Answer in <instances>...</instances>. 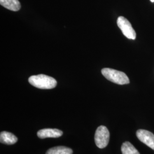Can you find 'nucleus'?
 <instances>
[{
  "mask_svg": "<svg viewBox=\"0 0 154 154\" xmlns=\"http://www.w3.org/2000/svg\"><path fill=\"white\" fill-rule=\"evenodd\" d=\"M121 151L122 154H140L138 150L129 142H125L122 144Z\"/></svg>",
  "mask_w": 154,
  "mask_h": 154,
  "instance_id": "9d476101",
  "label": "nucleus"
},
{
  "mask_svg": "<svg viewBox=\"0 0 154 154\" xmlns=\"http://www.w3.org/2000/svg\"><path fill=\"white\" fill-rule=\"evenodd\" d=\"M46 154H72V150L65 146H58L48 149Z\"/></svg>",
  "mask_w": 154,
  "mask_h": 154,
  "instance_id": "1a4fd4ad",
  "label": "nucleus"
},
{
  "mask_svg": "<svg viewBox=\"0 0 154 154\" xmlns=\"http://www.w3.org/2000/svg\"><path fill=\"white\" fill-rule=\"evenodd\" d=\"M29 82L33 86L41 89H51L57 85L54 78L44 74L31 76L29 78Z\"/></svg>",
  "mask_w": 154,
  "mask_h": 154,
  "instance_id": "f257e3e1",
  "label": "nucleus"
},
{
  "mask_svg": "<svg viewBox=\"0 0 154 154\" xmlns=\"http://www.w3.org/2000/svg\"><path fill=\"white\" fill-rule=\"evenodd\" d=\"M151 2H154V0H150Z\"/></svg>",
  "mask_w": 154,
  "mask_h": 154,
  "instance_id": "9b49d317",
  "label": "nucleus"
},
{
  "mask_svg": "<svg viewBox=\"0 0 154 154\" xmlns=\"http://www.w3.org/2000/svg\"><path fill=\"white\" fill-rule=\"evenodd\" d=\"M95 142L99 149H104L109 144L110 132L106 127H98L95 134Z\"/></svg>",
  "mask_w": 154,
  "mask_h": 154,
  "instance_id": "7ed1b4c3",
  "label": "nucleus"
},
{
  "mask_svg": "<svg viewBox=\"0 0 154 154\" xmlns=\"http://www.w3.org/2000/svg\"><path fill=\"white\" fill-rule=\"evenodd\" d=\"M63 135V132L58 129L45 128L40 130L37 132L39 138L45 139L47 138H59Z\"/></svg>",
  "mask_w": 154,
  "mask_h": 154,
  "instance_id": "423d86ee",
  "label": "nucleus"
},
{
  "mask_svg": "<svg viewBox=\"0 0 154 154\" xmlns=\"http://www.w3.org/2000/svg\"><path fill=\"white\" fill-rule=\"evenodd\" d=\"M18 139L11 132L2 131L0 134V142L2 144L12 145L17 143Z\"/></svg>",
  "mask_w": 154,
  "mask_h": 154,
  "instance_id": "0eeeda50",
  "label": "nucleus"
},
{
  "mask_svg": "<svg viewBox=\"0 0 154 154\" xmlns=\"http://www.w3.org/2000/svg\"><path fill=\"white\" fill-rule=\"evenodd\" d=\"M0 4L11 11H18L21 8L18 0H0Z\"/></svg>",
  "mask_w": 154,
  "mask_h": 154,
  "instance_id": "6e6552de",
  "label": "nucleus"
},
{
  "mask_svg": "<svg viewBox=\"0 0 154 154\" xmlns=\"http://www.w3.org/2000/svg\"><path fill=\"white\" fill-rule=\"evenodd\" d=\"M102 74L109 81L118 85H126L130 83V79L123 72L110 68H104L102 70Z\"/></svg>",
  "mask_w": 154,
  "mask_h": 154,
  "instance_id": "f03ea898",
  "label": "nucleus"
},
{
  "mask_svg": "<svg viewBox=\"0 0 154 154\" xmlns=\"http://www.w3.org/2000/svg\"><path fill=\"white\" fill-rule=\"evenodd\" d=\"M138 139L154 150V134L145 130H138L137 131Z\"/></svg>",
  "mask_w": 154,
  "mask_h": 154,
  "instance_id": "39448f33",
  "label": "nucleus"
},
{
  "mask_svg": "<svg viewBox=\"0 0 154 154\" xmlns=\"http://www.w3.org/2000/svg\"><path fill=\"white\" fill-rule=\"evenodd\" d=\"M117 25L123 35L127 38L133 40L136 39V32L132 28L131 23L126 18L123 16L119 17L117 20Z\"/></svg>",
  "mask_w": 154,
  "mask_h": 154,
  "instance_id": "20e7f679",
  "label": "nucleus"
}]
</instances>
